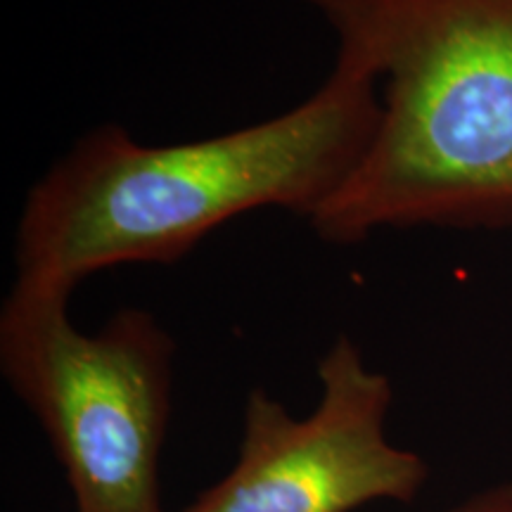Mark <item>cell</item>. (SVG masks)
<instances>
[{"label":"cell","instance_id":"cell-2","mask_svg":"<svg viewBox=\"0 0 512 512\" xmlns=\"http://www.w3.org/2000/svg\"><path fill=\"white\" fill-rule=\"evenodd\" d=\"M299 3L380 79L375 136L313 233L512 223V0Z\"/></svg>","mask_w":512,"mask_h":512},{"label":"cell","instance_id":"cell-5","mask_svg":"<svg viewBox=\"0 0 512 512\" xmlns=\"http://www.w3.org/2000/svg\"><path fill=\"white\" fill-rule=\"evenodd\" d=\"M446 512H512V479L477 491Z\"/></svg>","mask_w":512,"mask_h":512},{"label":"cell","instance_id":"cell-1","mask_svg":"<svg viewBox=\"0 0 512 512\" xmlns=\"http://www.w3.org/2000/svg\"><path fill=\"white\" fill-rule=\"evenodd\" d=\"M377 121L380 79L337 48L316 93L259 124L166 145L117 124L93 128L31 185L17 275L76 287L105 268L174 264L247 211L311 221L354 174Z\"/></svg>","mask_w":512,"mask_h":512},{"label":"cell","instance_id":"cell-3","mask_svg":"<svg viewBox=\"0 0 512 512\" xmlns=\"http://www.w3.org/2000/svg\"><path fill=\"white\" fill-rule=\"evenodd\" d=\"M72 292L17 275L0 311L3 377L53 446L76 512H164L174 339L143 309L81 332Z\"/></svg>","mask_w":512,"mask_h":512},{"label":"cell","instance_id":"cell-4","mask_svg":"<svg viewBox=\"0 0 512 512\" xmlns=\"http://www.w3.org/2000/svg\"><path fill=\"white\" fill-rule=\"evenodd\" d=\"M318 380L320 401L306 418L252 389L233 470L185 512H354L415 501L430 470L387 437L392 380L344 335L320 358Z\"/></svg>","mask_w":512,"mask_h":512}]
</instances>
